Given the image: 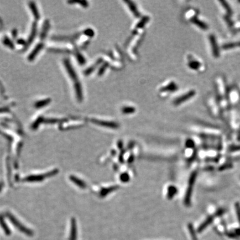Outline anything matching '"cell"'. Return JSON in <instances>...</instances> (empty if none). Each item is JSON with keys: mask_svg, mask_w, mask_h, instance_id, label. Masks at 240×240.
<instances>
[{"mask_svg": "<svg viewBox=\"0 0 240 240\" xmlns=\"http://www.w3.org/2000/svg\"><path fill=\"white\" fill-rule=\"evenodd\" d=\"M215 88L216 97L222 110H228L230 108L228 100V91L227 80L222 75H218L214 81Z\"/></svg>", "mask_w": 240, "mask_h": 240, "instance_id": "6da1fadb", "label": "cell"}, {"mask_svg": "<svg viewBox=\"0 0 240 240\" xmlns=\"http://www.w3.org/2000/svg\"><path fill=\"white\" fill-rule=\"evenodd\" d=\"M228 100L230 107L240 106V86L234 84L229 87Z\"/></svg>", "mask_w": 240, "mask_h": 240, "instance_id": "7a4b0ae2", "label": "cell"}, {"mask_svg": "<svg viewBox=\"0 0 240 240\" xmlns=\"http://www.w3.org/2000/svg\"><path fill=\"white\" fill-rule=\"evenodd\" d=\"M208 41L210 42V47L213 57L216 59H218L221 56L220 47L218 46L217 39L214 34L211 33L208 35Z\"/></svg>", "mask_w": 240, "mask_h": 240, "instance_id": "3957f363", "label": "cell"}, {"mask_svg": "<svg viewBox=\"0 0 240 240\" xmlns=\"http://www.w3.org/2000/svg\"><path fill=\"white\" fill-rule=\"evenodd\" d=\"M8 217L11 222L16 227L17 229H19L21 232H23L26 235H28L29 236H32L33 235V232L32 231L28 229V228L25 227L22 224H21L19 221L17 220L14 216L11 215V214H8Z\"/></svg>", "mask_w": 240, "mask_h": 240, "instance_id": "277c9868", "label": "cell"}, {"mask_svg": "<svg viewBox=\"0 0 240 240\" xmlns=\"http://www.w3.org/2000/svg\"><path fill=\"white\" fill-rule=\"evenodd\" d=\"M195 90H192L186 93L185 94L179 97L175 100L174 103L176 105H178L186 101H188L190 99L192 98L196 95Z\"/></svg>", "mask_w": 240, "mask_h": 240, "instance_id": "5b68a950", "label": "cell"}, {"mask_svg": "<svg viewBox=\"0 0 240 240\" xmlns=\"http://www.w3.org/2000/svg\"><path fill=\"white\" fill-rule=\"evenodd\" d=\"M55 172L54 171L49 173V174H46L45 175H33V176H30L28 178H25V181H28V182H35V181H41L42 180H44L45 178L48 177L49 176L54 175Z\"/></svg>", "mask_w": 240, "mask_h": 240, "instance_id": "8992f818", "label": "cell"}, {"mask_svg": "<svg viewBox=\"0 0 240 240\" xmlns=\"http://www.w3.org/2000/svg\"><path fill=\"white\" fill-rule=\"evenodd\" d=\"M191 21L194 24V25L197 26L198 28L202 30H208V26L207 24L202 21L201 20L199 19L196 16L193 17Z\"/></svg>", "mask_w": 240, "mask_h": 240, "instance_id": "52a82bcc", "label": "cell"}, {"mask_svg": "<svg viewBox=\"0 0 240 240\" xmlns=\"http://www.w3.org/2000/svg\"><path fill=\"white\" fill-rule=\"evenodd\" d=\"M218 2L220 3V5L221 6L222 9H223L224 12L225 13V15L231 16L232 15V8L229 4L224 1H218Z\"/></svg>", "mask_w": 240, "mask_h": 240, "instance_id": "ba28073f", "label": "cell"}, {"mask_svg": "<svg viewBox=\"0 0 240 240\" xmlns=\"http://www.w3.org/2000/svg\"><path fill=\"white\" fill-rule=\"evenodd\" d=\"M188 65L191 69L196 71H199L204 67L202 63L196 60H191L188 63Z\"/></svg>", "mask_w": 240, "mask_h": 240, "instance_id": "9c48e42d", "label": "cell"}, {"mask_svg": "<svg viewBox=\"0 0 240 240\" xmlns=\"http://www.w3.org/2000/svg\"><path fill=\"white\" fill-rule=\"evenodd\" d=\"M221 49L223 50H229L236 48H240V41L231 42L224 44L221 46Z\"/></svg>", "mask_w": 240, "mask_h": 240, "instance_id": "30bf717a", "label": "cell"}, {"mask_svg": "<svg viewBox=\"0 0 240 240\" xmlns=\"http://www.w3.org/2000/svg\"><path fill=\"white\" fill-rule=\"evenodd\" d=\"M93 122L98 124V125L102 126L107 127H109V128H116L118 127V124L116 123L113 122H107V121H98V120H94Z\"/></svg>", "mask_w": 240, "mask_h": 240, "instance_id": "8fae6325", "label": "cell"}, {"mask_svg": "<svg viewBox=\"0 0 240 240\" xmlns=\"http://www.w3.org/2000/svg\"><path fill=\"white\" fill-rule=\"evenodd\" d=\"M71 233L70 240H77V226L75 220L73 219L71 222Z\"/></svg>", "mask_w": 240, "mask_h": 240, "instance_id": "7c38bea8", "label": "cell"}, {"mask_svg": "<svg viewBox=\"0 0 240 240\" xmlns=\"http://www.w3.org/2000/svg\"><path fill=\"white\" fill-rule=\"evenodd\" d=\"M177 88H178L177 85H176L174 82H171V84H169L166 86L162 88L161 91H162L172 92V91H176V90H177Z\"/></svg>", "mask_w": 240, "mask_h": 240, "instance_id": "4fadbf2b", "label": "cell"}, {"mask_svg": "<svg viewBox=\"0 0 240 240\" xmlns=\"http://www.w3.org/2000/svg\"><path fill=\"white\" fill-rule=\"evenodd\" d=\"M70 180H72L75 183H76L77 185L79 186V187L82 188H85L86 187V186L84 182H83L81 180H79V178H76V177H74V176H71L70 177Z\"/></svg>", "mask_w": 240, "mask_h": 240, "instance_id": "5bb4252c", "label": "cell"}, {"mask_svg": "<svg viewBox=\"0 0 240 240\" xmlns=\"http://www.w3.org/2000/svg\"><path fill=\"white\" fill-rule=\"evenodd\" d=\"M126 2L127 3L128 7L130 8L131 11L132 12L133 14H134V15L135 16L139 17V11H137L136 6L135 5V4H133V3L131 2V1H126Z\"/></svg>", "mask_w": 240, "mask_h": 240, "instance_id": "9a60e30c", "label": "cell"}, {"mask_svg": "<svg viewBox=\"0 0 240 240\" xmlns=\"http://www.w3.org/2000/svg\"><path fill=\"white\" fill-rule=\"evenodd\" d=\"M0 225H1V226H2L3 229L4 230V231L5 232L6 234L7 235H10V232H10V230L8 229L7 225L5 224V222H4L2 217H0Z\"/></svg>", "mask_w": 240, "mask_h": 240, "instance_id": "2e32d148", "label": "cell"}, {"mask_svg": "<svg viewBox=\"0 0 240 240\" xmlns=\"http://www.w3.org/2000/svg\"><path fill=\"white\" fill-rule=\"evenodd\" d=\"M135 109L133 107H124L123 108L122 112L124 114H131V113H133L135 112Z\"/></svg>", "mask_w": 240, "mask_h": 240, "instance_id": "e0dca14e", "label": "cell"}]
</instances>
